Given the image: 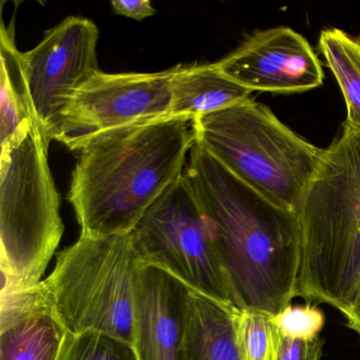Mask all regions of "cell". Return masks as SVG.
Masks as SVG:
<instances>
[{"mask_svg": "<svg viewBox=\"0 0 360 360\" xmlns=\"http://www.w3.org/2000/svg\"><path fill=\"white\" fill-rule=\"evenodd\" d=\"M184 174L210 227L233 304L277 315L298 292L296 212L265 199L195 143Z\"/></svg>", "mask_w": 360, "mask_h": 360, "instance_id": "1", "label": "cell"}, {"mask_svg": "<svg viewBox=\"0 0 360 360\" xmlns=\"http://www.w3.org/2000/svg\"><path fill=\"white\" fill-rule=\"evenodd\" d=\"M195 143L193 120L165 117L111 130L79 148L67 199L83 235L134 231L184 174Z\"/></svg>", "mask_w": 360, "mask_h": 360, "instance_id": "2", "label": "cell"}, {"mask_svg": "<svg viewBox=\"0 0 360 360\" xmlns=\"http://www.w3.org/2000/svg\"><path fill=\"white\" fill-rule=\"evenodd\" d=\"M297 297L341 311L360 290V131L343 126L297 206Z\"/></svg>", "mask_w": 360, "mask_h": 360, "instance_id": "3", "label": "cell"}, {"mask_svg": "<svg viewBox=\"0 0 360 360\" xmlns=\"http://www.w3.org/2000/svg\"><path fill=\"white\" fill-rule=\"evenodd\" d=\"M195 144L278 207L295 212L323 149L252 98L193 120Z\"/></svg>", "mask_w": 360, "mask_h": 360, "instance_id": "4", "label": "cell"}, {"mask_svg": "<svg viewBox=\"0 0 360 360\" xmlns=\"http://www.w3.org/2000/svg\"><path fill=\"white\" fill-rule=\"evenodd\" d=\"M49 145L34 124L1 147V292L39 284L64 233L60 195L48 161Z\"/></svg>", "mask_w": 360, "mask_h": 360, "instance_id": "5", "label": "cell"}, {"mask_svg": "<svg viewBox=\"0 0 360 360\" xmlns=\"http://www.w3.org/2000/svg\"><path fill=\"white\" fill-rule=\"evenodd\" d=\"M139 263L132 231L105 237L81 233L56 255L53 271L41 283L71 334L96 330L134 347Z\"/></svg>", "mask_w": 360, "mask_h": 360, "instance_id": "6", "label": "cell"}, {"mask_svg": "<svg viewBox=\"0 0 360 360\" xmlns=\"http://www.w3.org/2000/svg\"><path fill=\"white\" fill-rule=\"evenodd\" d=\"M132 233L141 263L160 267L193 292L235 307L210 227L184 174L147 210Z\"/></svg>", "mask_w": 360, "mask_h": 360, "instance_id": "7", "label": "cell"}, {"mask_svg": "<svg viewBox=\"0 0 360 360\" xmlns=\"http://www.w3.org/2000/svg\"><path fill=\"white\" fill-rule=\"evenodd\" d=\"M100 30L88 18L69 16L46 31L30 51L18 58L37 125L48 143L56 140L63 113L75 92L98 68Z\"/></svg>", "mask_w": 360, "mask_h": 360, "instance_id": "8", "label": "cell"}, {"mask_svg": "<svg viewBox=\"0 0 360 360\" xmlns=\"http://www.w3.org/2000/svg\"><path fill=\"white\" fill-rule=\"evenodd\" d=\"M174 67L153 73H105L90 77L71 98L56 140L79 151L90 139L168 117Z\"/></svg>", "mask_w": 360, "mask_h": 360, "instance_id": "9", "label": "cell"}, {"mask_svg": "<svg viewBox=\"0 0 360 360\" xmlns=\"http://www.w3.org/2000/svg\"><path fill=\"white\" fill-rule=\"evenodd\" d=\"M217 65L252 92L300 94L319 87L324 79L309 41L288 27L256 31Z\"/></svg>", "mask_w": 360, "mask_h": 360, "instance_id": "10", "label": "cell"}, {"mask_svg": "<svg viewBox=\"0 0 360 360\" xmlns=\"http://www.w3.org/2000/svg\"><path fill=\"white\" fill-rule=\"evenodd\" d=\"M189 294L191 288L172 274L139 263L134 296L138 360H187Z\"/></svg>", "mask_w": 360, "mask_h": 360, "instance_id": "11", "label": "cell"}, {"mask_svg": "<svg viewBox=\"0 0 360 360\" xmlns=\"http://www.w3.org/2000/svg\"><path fill=\"white\" fill-rule=\"evenodd\" d=\"M69 333L41 281L1 292L0 360H58Z\"/></svg>", "mask_w": 360, "mask_h": 360, "instance_id": "12", "label": "cell"}, {"mask_svg": "<svg viewBox=\"0 0 360 360\" xmlns=\"http://www.w3.org/2000/svg\"><path fill=\"white\" fill-rule=\"evenodd\" d=\"M252 91L214 64L174 66L168 117L193 120L250 100Z\"/></svg>", "mask_w": 360, "mask_h": 360, "instance_id": "13", "label": "cell"}, {"mask_svg": "<svg viewBox=\"0 0 360 360\" xmlns=\"http://www.w3.org/2000/svg\"><path fill=\"white\" fill-rule=\"evenodd\" d=\"M236 309L191 290L187 360H239L233 328Z\"/></svg>", "mask_w": 360, "mask_h": 360, "instance_id": "14", "label": "cell"}, {"mask_svg": "<svg viewBox=\"0 0 360 360\" xmlns=\"http://www.w3.org/2000/svg\"><path fill=\"white\" fill-rule=\"evenodd\" d=\"M14 33L1 25V89H0V119L1 147L24 136L34 124V115L18 64V49Z\"/></svg>", "mask_w": 360, "mask_h": 360, "instance_id": "15", "label": "cell"}, {"mask_svg": "<svg viewBox=\"0 0 360 360\" xmlns=\"http://www.w3.org/2000/svg\"><path fill=\"white\" fill-rule=\"evenodd\" d=\"M318 46L345 98L343 126L360 131V39L340 29H326L320 33Z\"/></svg>", "mask_w": 360, "mask_h": 360, "instance_id": "16", "label": "cell"}, {"mask_svg": "<svg viewBox=\"0 0 360 360\" xmlns=\"http://www.w3.org/2000/svg\"><path fill=\"white\" fill-rule=\"evenodd\" d=\"M271 314L236 309L235 340L239 360H276L280 333Z\"/></svg>", "mask_w": 360, "mask_h": 360, "instance_id": "17", "label": "cell"}, {"mask_svg": "<svg viewBox=\"0 0 360 360\" xmlns=\"http://www.w3.org/2000/svg\"><path fill=\"white\" fill-rule=\"evenodd\" d=\"M58 360H138L131 345L96 330L69 333Z\"/></svg>", "mask_w": 360, "mask_h": 360, "instance_id": "18", "label": "cell"}, {"mask_svg": "<svg viewBox=\"0 0 360 360\" xmlns=\"http://www.w3.org/2000/svg\"><path fill=\"white\" fill-rule=\"evenodd\" d=\"M280 334L288 338L314 339L319 337L326 322L323 313L315 305H290L274 316Z\"/></svg>", "mask_w": 360, "mask_h": 360, "instance_id": "19", "label": "cell"}, {"mask_svg": "<svg viewBox=\"0 0 360 360\" xmlns=\"http://www.w3.org/2000/svg\"><path fill=\"white\" fill-rule=\"evenodd\" d=\"M324 340L320 337L314 339H295L280 334L276 360H320Z\"/></svg>", "mask_w": 360, "mask_h": 360, "instance_id": "20", "label": "cell"}, {"mask_svg": "<svg viewBox=\"0 0 360 360\" xmlns=\"http://www.w3.org/2000/svg\"><path fill=\"white\" fill-rule=\"evenodd\" d=\"M111 7L115 14L136 20H143L155 14L149 0H113Z\"/></svg>", "mask_w": 360, "mask_h": 360, "instance_id": "21", "label": "cell"}, {"mask_svg": "<svg viewBox=\"0 0 360 360\" xmlns=\"http://www.w3.org/2000/svg\"><path fill=\"white\" fill-rule=\"evenodd\" d=\"M340 311L345 315L347 326L360 335V290L353 301Z\"/></svg>", "mask_w": 360, "mask_h": 360, "instance_id": "22", "label": "cell"}, {"mask_svg": "<svg viewBox=\"0 0 360 360\" xmlns=\"http://www.w3.org/2000/svg\"></svg>", "mask_w": 360, "mask_h": 360, "instance_id": "23", "label": "cell"}]
</instances>
